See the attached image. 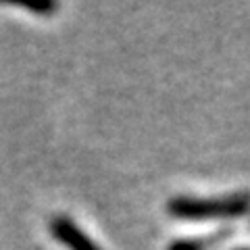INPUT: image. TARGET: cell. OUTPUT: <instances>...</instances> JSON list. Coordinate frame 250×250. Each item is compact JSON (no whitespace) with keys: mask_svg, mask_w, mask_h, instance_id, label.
Segmentation results:
<instances>
[{"mask_svg":"<svg viewBox=\"0 0 250 250\" xmlns=\"http://www.w3.org/2000/svg\"><path fill=\"white\" fill-rule=\"evenodd\" d=\"M167 213L179 221H223L240 219L250 213V192L225 194L217 198L173 196L167 202Z\"/></svg>","mask_w":250,"mask_h":250,"instance_id":"obj_1","label":"cell"},{"mask_svg":"<svg viewBox=\"0 0 250 250\" xmlns=\"http://www.w3.org/2000/svg\"><path fill=\"white\" fill-rule=\"evenodd\" d=\"M48 229H50V236L57 240L59 244L67 246L69 250H103V246H98L96 242L67 215H54L48 223Z\"/></svg>","mask_w":250,"mask_h":250,"instance_id":"obj_2","label":"cell"},{"mask_svg":"<svg viewBox=\"0 0 250 250\" xmlns=\"http://www.w3.org/2000/svg\"><path fill=\"white\" fill-rule=\"evenodd\" d=\"M231 236L229 228H223L219 231H213L210 236L205 238H184V240H175L167 250H210L213 246H217L219 242L228 240Z\"/></svg>","mask_w":250,"mask_h":250,"instance_id":"obj_3","label":"cell"},{"mask_svg":"<svg viewBox=\"0 0 250 250\" xmlns=\"http://www.w3.org/2000/svg\"><path fill=\"white\" fill-rule=\"evenodd\" d=\"M15 4H19L21 9L38 13V15H52L54 11L59 9V4L52 2V0H38V2H15Z\"/></svg>","mask_w":250,"mask_h":250,"instance_id":"obj_4","label":"cell"},{"mask_svg":"<svg viewBox=\"0 0 250 250\" xmlns=\"http://www.w3.org/2000/svg\"><path fill=\"white\" fill-rule=\"evenodd\" d=\"M238 250H250V248H238Z\"/></svg>","mask_w":250,"mask_h":250,"instance_id":"obj_5","label":"cell"}]
</instances>
